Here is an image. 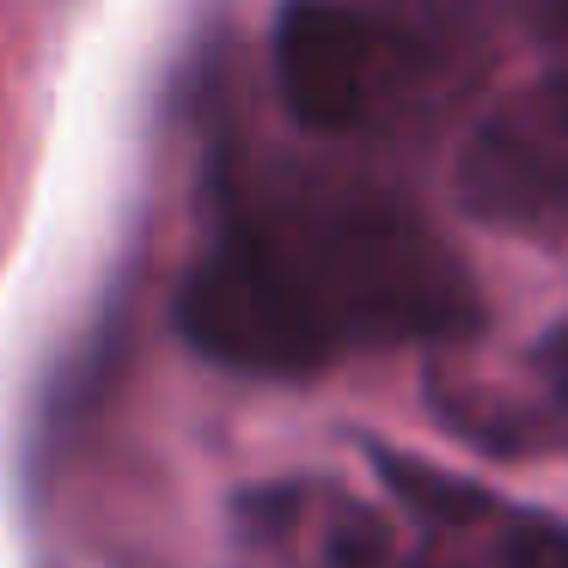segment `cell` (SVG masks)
<instances>
[{
    "label": "cell",
    "mask_w": 568,
    "mask_h": 568,
    "mask_svg": "<svg viewBox=\"0 0 568 568\" xmlns=\"http://www.w3.org/2000/svg\"><path fill=\"white\" fill-rule=\"evenodd\" d=\"M483 318L477 282L416 209L373 190L245 202L178 287V331L233 373H318L348 348L453 343Z\"/></svg>",
    "instance_id": "cell-1"
},
{
    "label": "cell",
    "mask_w": 568,
    "mask_h": 568,
    "mask_svg": "<svg viewBox=\"0 0 568 568\" xmlns=\"http://www.w3.org/2000/svg\"><path fill=\"white\" fill-rule=\"evenodd\" d=\"M275 92L312 135H397L477 74L453 0H287L270 38Z\"/></svg>",
    "instance_id": "cell-2"
},
{
    "label": "cell",
    "mask_w": 568,
    "mask_h": 568,
    "mask_svg": "<svg viewBox=\"0 0 568 568\" xmlns=\"http://www.w3.org/2000/svg\"><path fill=\"white\" fill-rule=\"evenodd\" d=\"M458 202L507 233L568 226V55L470 129L458 153Z\"/></svg>",
    "instance_id": "cell-3"
},
{
    "label": "cell",
    "mask_w": 568,
    "mask_h": 568,
    "mask_svg": "<svg viewBox=\"0 0 568 568\" xmlns=\"http://www.w3.org/2000/svg\"><path fill=\"white\" fill-rule=\"evenodd\" d=\"M404 501L428 514V544L404 568H568V526L544 514H507L470 483L434 477L422 465L385 458Z\"/></svg>",
    "instance_id": "cell-4"
},
{
    "label": "cell",
    "mask_w": 568,
    "mask_h": 568,
    "mask_svg": "<svg viewBox=\"0 0 568 568\" xmlns=\"http://www.w3.org/2000/svg\"><path fill=\"white\" fill-rule=\"evenodd\" d=\"M538 385H544V397H550V409L568 422V318L538 343Z\"/></svg>",
    "instance_id": "cell-5"
},
{
    "label": "cell",
    "mask_w": 568,
    "mask_h": 568,
    "mask_svg": "<svg viewBox=\"0 0 568 568\" xmlns=\"http://www.w3.org/2000/svg\"><path fill=\"white\" fill-rule=\"evenodd\" d=\"M531 26L556 55H568V0H531Z\"/></svg>",
    "instance_id": "cell-6"
}]
</instances>
